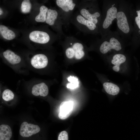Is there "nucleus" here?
Here are the masks:
<instances>
[{
    "instance_id": "nucleus-1",
    "label": "nucleus",
    "mask_w": 140,
    "mask_h": 140,
    "mask_svg": "<svg viewBox=\"0 0 140 140\" xmlns=\"http://www.w3.org/2000/svg\"><path fill=\"white\" fill-rule=\"evenodd\" d=\"M133 11L129 1L119 0L116 20L117 31L124 41L129 40L133 30Z\"/></svg>"
},
{
    "instance_id": "nucleus-2",
    "label": "nucleus",
    "mask_w": 140,
    "mask_h": 140,
    "mask_svg": "<svg viewBox=\"0 0 140 140\" xmlns=\"http://www.w3.org/2000/svg\"><path fill=\"white\" fill-rule=\"evenodd\" d=\"M95 41L94 45L97 46L99 51L104 55L111 51L120 52L125 41L117 31L110 30L105 35Z\"/></svg>"
},
{
    "instance_id": "nucleus-3",
    "label": "nucleus",
    "mask_w": 140,
    "mask_h": 140,
    "mask_svg": "<svg viewBox=\"0 0 140 140\" xmlns=\"http://www.w3.org/2000/svg\"><path fill=\"white\" fill-rule=\"evenodd\" d=\"M119 0L103 1L101 18L99 27V33L101 37L105 35L110 30L111 25L116 19Z\"/></svg>"
},
{
    "instance_id": "nucleus-4",
    "label": "nucleus",
    "mask_w": 140,
    "mask_h": 140,
    "mask_svg": "<svg viewBox=\"0 0 140 140\" xmlns=\"http://www.w3.org/2000/svg\"><path fill=\"white\" fill-rule=\"evenodd\" d=\"M76 8L78 12L82 16L96 24L99 29L102 17V12L97 1H78Z\"/></svg>"
},
{
    "instance_id": "nucleus-5",
    "label": "nucleus",
    "mask_w": 140,
    "mask_h": 140,
    "mask_svg": "<svg viewBox=\"0 0 140 140\" xmlns=\"http://www.w3.org/2000/svg\"><path fill=\"white\" fill-rule=\"evenodd\" d=\"M70 23L85 34L96 35L99 33L98 26L92 22L83 17L78 11L73 13L71 19Z\"/></svg>"
},
{
    "instance_id": "nucleus-6",
    "label": "nucleus",
    "mask_w": 140,
    "mask_h": 140,
    "mask_svg": "<svg viewBox=\"0 0 140 140\" xmlns=\"http://www.w3.org/2000/svg\"><path fill=\"white\" fill-rule=\"evenodd\" d=\"M55 2L59 8V11L63 25L68 27L71 23L74 11L76 8L78 0H57Z\"/></svg>"
},
{
    "instance_id": "nucleus-7",
    "label": "nucleus",
    "mask_w": 140,
    "mask_h": 140,
    "mask_svg": "<svg viewBox=\"0 0 140 140\" xmlns=\"http://www.w3.org/2000/svg\"><path fill=\"white\" fill-rule=\"evenodd\" d=\"M46 23L51 26H54L57 24L59 29H62L63 24L59 11L55 9H48L46 14Z\"/></svg>"
},
{
    "instance_id": "nucleus-8",
    "label": "nucleus",
    "mask_w": 140,
    "mask_h": 140,
    "mask_svg": "<svg viewBox=\"0 0 140 140\" xmlns=\"http://www.w3.org/2000/svg\"><path fill=\"white\" fill-rule=\"evenodd\" d=\"M40 130V128L38 125L28 123L25 122L22 123L21 125L19 134L23 137H29L38 133Z\"/></svg>"
},
{
    "instance_id": "nucleus-9",
    "label": "nucleus",
    "mask_w": 140,
    "mask_h": 140,
    "mask_svg": "<svg viewBox=\"0 0 140 140\" xmlns=\"http://www.w3.org/2000/svg\"><path fill=\"white\" fill-rule=\"evenodd\" d=\"M29 37L32 41L37 43L46 44L50 40L51 37L47 32L39 31H34L31 32Z\"/></svg>"
},
{
    "instance_id": "nucleus-10",
    "label": "nucleus",
    "mask_w": 140,
    "mask_h": 140,
    "mask_svg": "<svg viewBox=\"0 0 140 140\" xmlns=\"http://www.w3.org/2000/svg\"><path fill=\"white\" fill-rule=\"evenodd\" d=\"M31 63L35 68L40 69L45 67L48 63L47 57L43 54H38L34 55L31 58Z\"/></svg>"
},
{
    "instance_id": "nucleus-11",
    "label": "nucleus",
    "mask_w": 140,
    "mask_h": 140,
    "mask_svg": "<svg viewBox=\"0 0 140 140\" xmlns=\"http://www.w3.org/2000/svg\"><path fill=\"white\" fill-rule=\"evenodd\" d=\"M73 109V104L72 102L67 101L62 102L60 106L59 118L62 120L67 118L71 114Z\"/></svg>"
},
{
    "instance_id": "nucleus-12",
    "label": "nucleus",
    "mask_w": 140,
    "mask_h": 140,
    "mask_svg": "<svg viewBox=\"0 0 140 140\" xmlns=\"http://www.w3.org/2000/svg\"><path fill=\"white\" fill-rule=\"evenodd\" d=\"M32 93L36 96L40 95L46 96L48 93V89L47 86L44 82H41L34 85L32 87Z\"/></svg>"
},
{
    "instance_id": "nucleus-13",
    "label": "nucleus",
    "mask_w": 140,
    "mask_h": 140,
    "mask_svg": "<svg viewBox=\"0 0 140 140\" xmlns=\"http://www.w3.org/2000/svg\"><path fill=\"white\" fill-rule=\"evenodd\" d=\"M126 60V57L124 54L120 53H116L113 55L111 60V63L114 65L113 70L115 72H118L120 69L121 64L124 62Z\"/></svg>"
},
{
    "instance_id": "nucleus-14",
    "label": "nucleus",
    "mask_w": 140,
    "mask_h": 140,
    "mask_svg": "<svg viewBox=\"0 0 140 140\" xmlns=\"http://www.w3.org/2000/svg\"><path fill=\"white\" fill-rule=\"evenodd\" d=\"M3 55L7 61L12 65L18 64L21 61V58L20 56L9 50L4 52Z\"/></svg>"
},
{
    "instance_id": "nucleus-15",
    "label": "nucleus",
    "mask_w": 140,
    "mask_h": 140,
    "mask_svg": "<svg viewBox=\"0 0 140 140\" xmlns=\"http://www.w3.org/2000/svg\"><path fill=\"white\" fill-rule=\"evenodd\" d=\"M12 136V132L8 125L3 124L0 126V140H10Z\"/></svg>"
},
{
    "instance_id": "nucleus-16",
    "label": "nucleus",
    "mask_w": 140,
    "mask_h": 140,
    "mask_svg": "<svg viewBox=\"0 0 140 140\" xmlns=\"http://www.w3.org/2000/svg\"><path fill=\"white\" fill-rule=\"evenodd\" d=\"M103 86L106 92L110 95H115L119 92L120 89L119 87L113 83L105 82L103 84Z\"/></svg>"
},
{
    "instance_id": "nucleus-17",
    "label": "nucleus",
    "mask_w": 140,
    "mask_h": 140,
    "mask_svg": "<svg viewBox=\"0 0 140 140\" xmlns=\"http://www.w3.org/2000/svg\"><path fill=\"white\" fill-rule=\"evenodd\" d=\"M48 9L44 5H42L40 8V12L35 18L37 22H45L46 14Z\"/></svg>"
},
{
    "instance_id": "nucleus-18",
    "label": "nucleus",
    "mask_w": 140,
    "mask_h": 140,
    "mask_svg": "<svg viewBox=\"0 0 140 140\" xmlns=\"http://www.w3.org/2000/svg\"><path fill=\"white\" fill-rule=\"evenodd\" d=\"M0 33L3 38L8 40H12L16 37L15 33L12 30L8 29L0 31Z\"/></svg>"
},
{
    "instance_id": "nucleus-19",
    "label": "nucleus",
    "mask_w": 140,
    "mask_h": 140,
    "mask_svg": "<svg viewBox=\"0 0 140 140\" xmlns=\"http://www.w3.org/2000/svg\"><path fill=\"white\" fill-rule=\"evenodd\" d=\"M68 81L70 82L67 85V87L68 88L71 89H74L77 88L79 85L78 79L74 76H70L68 78Z\"/></svg>"
},
{
    "instance_id": "nucleus-20",
    "label": "nucleus",
    "mask_w": 140,
    "mask_h": 140,
    "mask_svg": "<svg viewBox=\"0 0 140 140\" xmlns=\"http://www.w3.org/2000/svg\"><path fill=\"white\" fill-rule=\"evenodd\" d=\"M31 4L29 0H24L22 2L21 10L22 12L27 13L29 12L31 8Z\"/></svg>"
},
{
    "instance_id": "nucleus-21",
    "label": "nucleus",
    "mask_w": 140,
    "mask_h": 140,
    "mask_svg": "<svg viewBox=\"0 0 140 140\" xmlns=\"http://www.w3.org/2000/svg\"><path fill=\"white\" fill-rule=\"evenodd\" d=\"M14 97L13 93L11 90L9 89L4 90L2 94V98L6 101L11 100L13 99Z\"/></svg>"
},
{
    "instance_id": "nucleus-22",
    "label": "nucleus",
    "mask_w": 140,
    "mask_h": 140,
    "mask_svg": "<svg viewBox=\"0 0 140 140\" xmlns=\"http://www.w3.org/2000/svg\"><path fill=\"white\" fill-rule=\"evenodd\" d=\"M136 16L134 18V21L136 26L138 30V32L140 34V9L137 10L136 11Z\"/></svg>"
},
{
    "instance_id": "nucleus-23",
    "label": "nucleus",
    "mask_w": 140,
    "mask_h": 140,
    "mask_svg": "<svg viewBox=\"0 0 140 140\" xmlns=\"http://www.w3.org/2000/svg\"><path fill=\"white\" fill-rule=\"evenodd\" d=\"M58 140H68L67 132L65 131L61 132L58 136Z\"/></svg>"
},
{
    "instance_id": "nucleus-24",
    "label": "nucleus",
    "mask_w": 140,
    "mask_h": 140,
    "mask_svg": "<svg viewBox=\"0 0 140 140\" xmlns=\"http://www.w3.org/2000/svg\"><path fill=\"white\" fill-rule=\"evenodd\" d=\"M3 13V11L2 9L0 8V15H2Z\"/></svg>"
}]
</instances>
